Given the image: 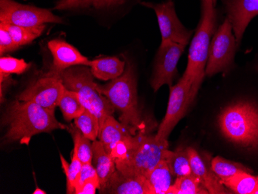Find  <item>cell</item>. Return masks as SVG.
Returning a JSON list of instances; mask_svg holds the SVG:
<instances>
[{
    "mask_svg": "<svg viewBox=\"0 0 258 194\" xmlns=\"http://www.w3.org/2000/svg\"><path fill=\"white\" fill-rule=\"evenodd\" d=\"M54 112L33 101H13L7 107L4 118V124L8 128L4 136L6 143L28 145L35 135L68 130V126L56 120Z\"/></svg>",
    "mask_w": 258,
    "mask_h": 194,
    "instance_id": "cell-1",
    "label": "cell"
},
{
    "mask_svg": "<svg viewBox=\"0 0 258 194\" xmlns=\"http://www.w3.org/2000/svg\"><path fill=\"white\" fill-rule=\"evenodd\" d=\"M124 60L126 66L124 73L106 85L97 84V90L119 111L120 122L136 135L139 130H144L146 124L138 101L136 69L131 60L126 57Z\"/></svg>",
    "mask_w": 258,
    "mask_h": 194,
    "instance_id": "cell-2",
    "label": "cell"
},
{
    "mask_svg": "<svg viewBox=\"0 0 258 194\" xmlns=\"http://www.w3.org/2000/svg\"><path fill=\"white\" fill-rule=\"evenodd\" d=\"M215 4L213 0H202V14L189 47L186 70L182 76L190 82L191 100H195L205 77L209 48L217 21Z\"/></svg>",
    "mask_w": 258,
    "mask_h": 194,
    "instance_id": "cell-3",
    "label": "cell"
},
{
    "mask_svg": "<svg viewBox=\"0 0 258 194\" xmlns=\"http://www.w3.org/2000/svg\"><path fill=\"white\" fill-rule=\"evenodd\" d=\"M222 135L230 143L258 151V107L238 101L226 107L218 118Z\"/></svg>",
    "mask_w": 258,
    "mask_h": 194,
    "instance_id": "cell-4",
    "label": "cell"
},
{
    "mask_svg": "<svg viewBox=\"0 0 258 194\" xmlns=\"http://www.w3.org/2000/svg\"><path fill=\"white\" fill-rule=\"evenodd\" d=\"M58 77L62 80L65 88L76 92L85 108L98 118L100 127L102 126L108 116L113 115L115 108L109 100L97 90L98 83L95 82L94 75L88 66L72 67Z\"/></svg>",
    "mask_w": 258,
    "mask_h": 194,
    "instance_id": "cell-5",
    "label": "cell"
},
{
    "mask_svg": "<svg viewBox=\"0 0 258 194\" xmlns=\"http://www.w3.org/2000/svg\"><path fill=\"white\" fill-rule=\"evenodd\" d=\"M168 148V140H158L156 135L147 134L145 128L139 130L134 136L127 158L115 164L116 169L123 174L147 178L151 171L163 159L164 152Z\"/></svg>",
    "mask_w": 258,
    "mask_h": 194,
    "instance_id": "cell-6",
    "label": "cell"
},
{
    "mask_svg": "<svg viewBox=\"0 0 258 194\" xmlns=\"http://www.w3.org/2000/svg\"><path fill=\"white\" fill-rule=\"evenodd\" d=\"M237 47L231 22L227 18L219 27L210 42L206 75L211 77L229 70L233 65Z\"/></svg>",
    "mask_w": 258,
    "mask_h": 194,
    "instance_id": "cell-7",
    "label": "cell"
},
{
    "mask_svg": "<svg viewBox=\"0 0 258 194\" xmlns=\"http://www.w3.org/2000/svg\"><path fill=\"white\" fill-rule=\"evenodd\" d=\"M0 23L33 27L47 23L62 24L63 20L50 10L23 5L14 0H0Z\"/></svg>",
    "mask_w": 258,
    "mask_h": 194,
    "instance_id": "cell-8",
    "label": "cell"
},
{
    "mask_svg": "<svg viewBox=\"0 0 258 194\" xmlns=\"http://www.w3.org/2000/svg\"><path fill=\"white\" fill-rule=\"evenodd\" d=\"M191 88L190 82L183 76L176 85L169 88L170 94L166 115L156 134L158 140H168L175 125L185 116L192 103Z\"/></svg>",
    "mask_w": 258,
    "mask_h": 194,
    "instance_id": "cell-9",
    "label": "cell"
},
{
    "mask_svg": "<svg viewBox=\"0 0 258 194\" xmlns=\"http://www.w3.org/2000/svg\"><path fill=\"white\" fill-rule=\"evenodd\" d=\"M65 91L59 77L47 73L35 80L17 96L20 101H33L46 109L55 111Z\"/></svg>",
    "mask_w": 258,
    "mask_h": 194,
    "instance_id": "cell-10",
    "label": "cell"
},
{
    "mask_svg": "<svg viewBox=\"0 0 258 194\" xmlns=\"http://www.w3.org/2000/svg\"><path fill=\"white\" fill-rule=\"evenodd\" d=\"M184 45L174 42H162L155 60L151 86L155 92L163 85L172 86L174 79L179 75L177 65L185 50Z\"/></svg>",
    "mask_w": 258,
    "mask_h": 194,
    "instance_id": "cell-11",
    "label": "cell"
},
{
    "mask_svg": "<svg viewBox=\"0 0 258 194\" xmlns=\"http://www.w3.org/2000/svg\"><path fill=\"white\" fill-rule=\"evenodd\" d=\"M142 5L152 9L156 12L162 35V42H174L186 46L192 36V31L187 30L175 13L172 0L162 4L143 2Z\"/></svg>",
    "mask_w": 258,
    "mask_h": 194,
    "instance_id": "cell-12",
    "label": "cell"
},
{
    "mask_svg": "<svg viewBox=\"0 0 258 194\" xmlns=\"http://www.w3.org/2000/svg\"><path fill=\"white\" fill-rule=\"evenodd\" d=\"M49 50L53 56V63L48 73L57 76L68 68L78 65L89 67L88 57L80 53L78 49L60 39L48 42Z\"/></svg>",
    "mask_w": 258,
    "mask_h": 194,
    "instance_id": "cell-13",
    "label": "cell"
},
{
    "mask_svg": "<svg viewBox=\"0 0 258 194\" xmlns=\"http://www.w3.org/2000/svg\"><path fill=\"white\" fill-rule=\"evenodd\" d=\"M227 10L238 46L250 22L258 15V0H228Z\"/></svg>",
    "mask_w": 258,
    "mask_h": 194,
    "instance_id": "cell-14",
    "label": "cell"
},
{
    "mask_svg": "<svg viewBox=\"0 0 258 194\" xmlns=\"http://www.w3.org/2000/svg\"><path fill=\"white\" fill-rule=\"evenodd\" d=\"M99 192L110 194H154L146 176L123 174L118 169Z\"/></svg>",
    "mask_w": 258,
    "mask_h": 194,
    "instance_id": "cell-15",
    "label": "cell"
},
{
    "mask_svg": "<svg viewBox=\"0 0 258 194\" xmlns=\"http://www.w3.org/2000/svg\"><path fill=\"white\" fill-rule=\"evenodd\" d=\"M187 151L190 160V166L192 173L201 181L203 186L208 190L209 193H230L231 191L227 189L220 179L216 176L212 169L207 168L198 152L192 147L187 148Z\"/></svg>",
    "mask_w": 258,
    "mask_h": 194,
    "instance_id": "cell-16",
    "label": "cell"
},
{
    "mask_svg": "<svg viewBox=\"0 0 258 194\" xmlns=\"http://www.w3.org/2000/svg\"><path fill=\"white\" fill-rule=\"evenodd\" d=\"M135 134L131 130L117 121L113 115H110L101 127L98 139L102 143L104 149L110 153L116 143L131 138Z\"/></svg>",
    "mask_w": 258,
    "mask_h": 194,
    "instance_id": "cell-17",
    "label": "cell"
},
{
    "mask_svg": "<svg viewBox=\"0 0 258 194\" xmlns=\"http://www.w3.org/2000/svg\"><path fill=\"white\" fill-rule=\"evenodd\" d=\"M125 60H121L118 56H106L90 60L89 67L95 78L108 82L118 78L124 73Z\"/></svg>",
    "mask_w": 258,
    "mask_h": 194,
    "instance_id": "cell-18",
    "label": "cell"
},
{
    "mask_svg": "<svg viewBox=\"0 0 258 194\" xmlns=\"http://www.w3.org/2000/svg\"><path fill=\"white\" fill-rule=\"evenodd\" d=\"M93 166L97 171L100 182V189H102L113 173L116 171L115 163L111 155L106 151L101 141H93Z\"/></svg>",
    "mask_w": 258,
    "mask_h": 194,
    "instance_id": "cell-19",
    "label": "cell"
},
{
    "mask_svg": "<svg viewBox=\"0 0 258 194\" xmlns=\"http://www.w3.org/2000/svg\"><path fill=\"white\" fill-rule=\"evenodd\" d=\"M163 160L166 162L171 173L175 179L182 176L192 174L189 154L186 149L179 148L175 151H170L169 149L165 150Z\"/></svg>",
    "mask_w": 258,
    "mask_h": 194,
    "instance_id": "cell-20",
    "label": "cell"
},
{
    "mask_svg": "<svg viewBox=\"0 0 258 194\" xmlns=\"http://www.w3.org/2000/svg\"><path fill=\"white\" fill-rule=\"evenodd\" d=\"M147 179L154 194H166L174 182L169 166L163 159L151 171L147 176Z\"/></svg>",
    "mask_w": 258,
    "mask_h": 194,
    "instance_id": "cell-21",
    "label": "cell"
},
{
    "mask_svg": "<svg viewBox=\"0 0 258 194\" xmlns=\"http://www.w3.org/2000/svg\"><path fill=\"white\" fill-rule=\"evenodd\" d=\"M221 182L234 193L253 194L258 183V176L243 172Z\"/></svg>",
    "mask_w": 258,
    "mask_h": 194,
    "instance_id": "cell-22",
    "label": "cell"
},
{
    "mask_svg": "<svg viewBox=\"0 0 258 194\" xmlns=\"http://www.w3.org/2000/svg\"><path fill=\"white\" fill-rule=\"evenodd\" d=\"M58 107L61 110L63 118L68 121L78 118L86 109L78 94L66 88Z\"/></svg>",
    "mask_w": 258,
    "mask_h": 194,
    "instance_id": "cell-23",
    "label": "cell"
},
{
    "mask_svg": "<svg viewBox=\"0 0 258 194\" xmlns=\"http://www.w3.org/2000/svg\"><path fill=\"white\" fill-rule=\"evenodd\" d=\"M0 26L8 30L14 41L19 46H23L32 43L33 40L38 38L46 29V26H37V27H27L20 26L12 25V24H3L0 23Z\"/></svg>",
    "mask_w": 258,
    "mask_h": 194,
    "instance_id": "cell-24",
    "label": "cell"
},
{
    "mask_svg": "<svg viewBox=\"0 0 258 194\" xmlns=\"http://www.w3.org/2000/svg\"><path fill=\"white\" fill-rule=\"evenodd\" d=\"M211 169L220 179V182L243 172L251 173V170L249 168L240 163L227 160L220 156L214 158L211 162Z\"/></svg>",
    "mask_w": 258,
    "mask_h": 194,
    "instance_id": "cell-25",
    "label": "cell"
},
{
    "mask_svg": "<svg viewBox=\"0 0 258 194\" xmlns=\"http://www.w3.org/2000/svg\"><path fill=\"white\" fill-rule=\"evenodd\" d=\"M208 190L192 173L175 179L166 194H207Z\"/></svg>",
    "mask_w": 258,
    "mask_h": 194,
    "instance_id": "cell-26",
    "label": "cell"
},
{
    "mask_svg": "<svg viewBox=\"0 0 258 194\" xmlns=\"http://www.w3.org/2000/svg\"><path fill=\"white\" fill-rule=\"evenodd\" d=\"M68 130L72 134L74 147L76 149L78 157L82 164L92 163L93 151L91 140L87 138L75 124L68 126Z\"/></svg>",
    "mask_w": 258,
    "mask_h": 194,
    "instance_id": "cell-27",
    "label": "cell"
},
{
    "mask_svg": "<svg viewBox=\"0 0 258 194\" xmlns=\"http://www.w3.org/2000/svg\"><path fill=\"white\" fill-rule=\"evenodd\" d=\"M61 160L62 167L64 171L67 178V193H75V187L79 179L80 173L82 169V163L78 156V152L74 147L73 155H72V163L68 164L63 155L60 154Z\"/></svg>",
    "mask_w": 258,
    "mask_h": 194,
    "instance_id": "cell-28",
    "label": "cell"
},
{
    "mask_svg": "<svg viewBox=\"0 0 258 194\" xmlns=\"http://www.w3.org/2000/svg\"><path fill=\"white\" fill-rule=\"evenodd\" d=\"M75 125L92 142L95 141L99 136L101 128L99 120L88 109H85L78 118H75Z\"/></svg>",
    "mask_w": 258,
    "mask_h": 194,
    "instance_id": "cell-29",
    "label": "cell"
},
{
    "mask_svg": "<svg viewBox=\"0 0 258 194\" xmlns=\"http://www.w3.org/2000/svg\"><path fill=\"white\" fill-rule=\"evenodd\" d=\"M31 63L23 59H17L12 56H1L0 58V75L10 76L13 74L22 75L30 69Z\"/></svg>",
    "mask_w": 258,
    "mask_h": 194,
    "instance_id": "cell-30",
    "label": "cell"
},
{
    "mask_svg": "<svg viewBox=\"0 0 258 194\" xmlns=\"http://www.w3.org/2000/svg\"><path fill=\"white\" fill-rule=\"evenodd\" d=\"M133 138H134V136L127 140H121L114 145L109 154L114 159L115 164L124 161V159L127 158L129 150L133 144Z\"/></svg>",
    "mask_w": 258,
    "mask_h": 194,
    "instance_id": "cell-31",
    "label": "cell"
},
{
    "mask_svg": "<svg viewBox=\"0 0 258 194\" xmlns=\"http://www.w3.org/2000/svg\"><path fill=\"white\" fill-rule=\"evenodd\" d=\"M19 47L20 46L14 41L8 30L2 26H0V54L1 56H3L4 53L15 51L18 50Z\"/></svg>",
    "mask_w": 258,
    "mask_h": 194,
    "instance_id": "cell-32",
    "label": "cell"
},
{
    "mask_svg": "<svg viewBox=\"0 0 258 194\" xmlns=\"http://www.w3.org/2000/svg\"><path fill=\"white\" fill-rule=\"evenodd\" d=\"M95 0H59L53 10H69L88 8L94 5Z\"/></svg>",
    "mask_w": 258,
    "mask_h": 194,
    "instance_id": "cell-33",
    "label": "cell"
},
{
    "mask_svg": "<svg viewBox=\"0 0 258 194\" xmlns=\"http://www.w3.org/2000/svg\"><path fill=\"white\" fill-rule=\"evenodd\" d=\"M97 177H98V174H97V171L95 169V166H93L92 163H85V164H83L75 189L80 187L81 185L83 184L84 182H86L88 179Z\"/></svg>",
    "mask_w": 258,
    "mask_h": 194,
    "instance_id": "cell-34",
    "label": "cell"
},
{
    "mask_svg": "<svg viewBox=\"0 0 258 194\" xmlns=\"http://www.w3.org/2000/svg\"><path fill=\"white\" fill-rule=\"evenodd\" d=\"M100 182L98 177L88 179L84 182L78 189H75V194H95L97 189L99 190Z\"/></svg>",
    "mask_w": 258,
    "mask_h": 194,
    "instance_id": "cell-35",
    "label": "cell"
},
{
    "mask_svg": "<svg viewBox=\"0 0 258 194\" xmlns=\"http://www.w3.org/2000/svg\"><path fill=\"white\" fill-rule=\"evenodd\" d=\"M127 0H95V4L93 7L98 10L101 9L111 8L113 7L122 5Z\"/></svg>",
    "mask_w": 258,
    "mask_h": 194,
    "instance_id": "cell-36",
    "label": "cell"
},
{
    "mask_svg": "<svg viewBox=\"0 0 258 194\" xmlns=\"http://www.w3.org/2000/svg\"><path fill=\"white\" fill-rule=\"evenodd\" d=\"M33 194H46V192L45 191L42 190L40 188H37V189H35L34 192H33Z\"/></svg>",
    "mask_w": 258,
    "mask_h": 194,
    "instance_id": "cell-37",
    "label": "cell"
},
{
    "mask_svg": "<svg viewBox=\"0 0 258 194\" xmlns=\"http://www.w3.org/2000/svg\"><path fill=\"white\" fill-rule=\"evenodd\" d=\"M253 194H258V183L257 185H256V189H255V190L253 191Z\"/></svg>",
    "mask_w": 258,
    "mask_h": 194,
    "instance_id": "cell-38",
    "label": "cell"
},
{
    "mask_svg": "<svg viewBox=\"0 0 258 194\" xmlns=\"http://www.w3.org/2000/svg\"><path fill=\"white\" fill-rule=\"evenodd\" d=\"M213 2H214V4L216 5V3H217V0H213Z\"/></svg>",
    "mask_w": 258,
    "mask_h": 194,
    "instance_id": "cell-39",
    "label": "cell"
},
{
    "mask_svg": "<svg viewBox=\"0 0 258 194\" xmlns=\"http://www.w3.org/2000/svg\"><path fill=\"white\" fill-rule=\"evenodd\" d=\"M257 71H258V67H257Z\"/></svg>",
    "mask_w": 258,
    "mask_h": 194,
    "instance_id": "cell-40",
    "label": "cell"
}]
</instances>
